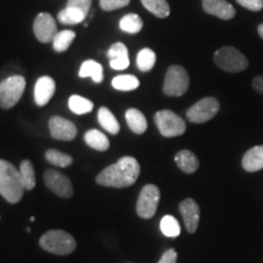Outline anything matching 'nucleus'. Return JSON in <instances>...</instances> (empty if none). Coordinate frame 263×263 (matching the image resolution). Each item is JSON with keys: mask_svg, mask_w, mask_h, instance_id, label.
I'll return each mask as SVG.
<instances>
[{"mask_svg": "<svg viewBox=\"0 0 263 263\" xmlns=\"http://www.w3.org/2000/svg\"><path fill=\"white\" fill-rule=\"evenodd\" d=\"M91 2H93V0H67V6L81 10V11L87 16L90 10Z\"/></svg>", "mask_w": 263, "mask_h": 263, "instance_id": "72a5a7b5", "label": "nucleus"}, {"mask_svg": "<svg viewBox=\"0 0 263 263\" xmlns=\"http://www.w3.org/2000/svg\"><path fill=\"white\" fill-rule=\"evenodd\" d=\"M33 32L35 38L42 43H50L58 34V27L55 18L48 12H41L34 20Z\"/></svg>", "mask_w": 263, "mask_h": 263, "instance_id": "9b49d317", "label": "nucleus"}, {"mask_svg": "<svg viewBox=\"0 0 263 263\" xmlns=\"http://www.w3.org/2000/svg\"><path fill=\"white\" fill-rule=\"evenodd\" d=\"M74 38L76 32L71 31V29H65V31L58 32L54 41H52V48H54L55 51L64 52L70 48V45L74 41Z\"/></svg>", "mask_w": 263, "mask_h": 263, "instance_id": "cd10ccee", "label": "nucleus"}, {"mask_svg": "<svg viewBox=\"0 0 263 263\" xmlns=\"http://www.w3.org/2000/svg\"><path fill=\"white\" fill-rule=\"evenodd\" d=\"M78 76H80L81 78L90 77L93 82L99 84L104 80L103 66L95 60H85L81 66Z\"/></svg>", "mask_w": 263, "mask_h": 263, "instance_id": "aec40b11", "label": "nucleus"}, {"mask_svg": "<svg viewBox=\"0 0 263 263\" xmlns=\"http://www.w3.org/2000/svg\"><path fill=\"white\" fill-rule=\"evenodd\" d=\"M98 121L100 126L111 134H118L120 132V123L114 116V114L107 107H100L98 112Z\"/></svg>", "mask_w": 263, "mask_h": 263, "instance_id": "4be33fe9", "label": "nucleus"}, {"mask_svg": "<svg viewBox=\"0 0 263 263\" xmlns=\"http://www.w3.org/2000/svg\"><path fill=\"white\" fill-rule=\"evenodd\" d=\"M219 108H221V105L217 99L207 97L194 104L186 111V117L192 123H205L218 114Z\"/></svg>", "mask_w": 263, "mask_h": 263, "instance_id": "1a4fd4ad", "label": "nucleus"}, {"mask_svg": "<svg viewBox=\"0 0 263 263\" xmlns=\"http://www.w3.org/2000/svg\"><path fill=\"white\" fill-rule=\"evenodd\" d=\"M68 107L76 115H84L89 114L93 110L94 104L89 99H85L81 95H71L68 99Z\"/></svg>", "mask_w": 263, "mask_h": 263, "instance_id": "bb28decb", "label": "nucleus"}, {"mask_svg": "<svg viewBox=\"0 0 263 263\" xmlns=\"http://www.w3.org/2000/svg\"><path fill=\"white\" fill-rule=\"evenodd\" d=\"M107 58L110 60L111 68L116 71H122L128 68L129 66V55H128V49L123 43L118 42L111 45L107 51Z\"/></svg>", "mask_w": 263, "mask_h": 263, "instance_id": "dca6fc26", "label": "nucleus"}, {"mask_svg": "<svg viewBox=\"0 0 263 263\" xmlns=\"http://www.w3.org/2000/svg\"><path fill=\"white\" fill-rule=\"evenodd\" d=\"M156 62V54L149 48L141 49L137 57V66L141 72H149L153 70Z\"/></svg>", "mask_w": 263, "mask_h": 263, "instance_id": "c756f323", "label": "nucleus"}, {"mask_svg": "<svg viewBox=\"0 0 263 263\" xmlns=\"http://www.w3.org/2000/svg\"><path fill=\"white\" fill-rule=\"evenodd\" d=\"M39 245L43 250L54 255H70L77 248V242L70 233L65 230H49L39 239Z\"/></svg>", "mask_w": 263, "mask_h": 263, "instance_id": "7ed1b4c3", "label": "nucleus"}, {"mask_svg": "<svg viewBox=\"0 0 263 263\" xmlns=\"http://www.w3.org/2000/svg\"><path fill=\"white\" fill-rule=\"evenodd\" d=\"M140 166L134 157L123 156L98 174L97 183L108 188H128L137 182Z\"/></svg>", "mask_w": 263, "mask_h": 263, "instance_id": "f257e3e1", "label": "nucleus"}, {"mask_svg": "<svg viewBox=\"0 0 263 263\" xmlns=\"http://www.w3.org/2000/svg\"><path fill=\"white\" fill-rule=\"evenodd\" d=\"M258 34H259V37L263 39V24L258 26Z\"/></svg>", "mask_w": 263, "mask_h": 263, "instance_id": "4c0bfd02", "label": "nucleus"}, {"mask_svg": "<svg viewBox=\"0 0 263 263\" xmlns=\"http://www.w3.org/2000/svg\"><path fill=\"white\" fill-rule=\"evenodd\" d=\"M111 84H112V87L117 90L130 91V90H136L137 88L139 87L140 82L136 76L121 74V76H116V77L112 80V82H111Z\"/></svg>", "mask_w": 263, "mask_h": 263, "instance_id": "a878e982", "label": "nucleus"}, {"mask_svg": "<svg viewBox=\"0 0 263 263\" xmlns=\"http://www.w3.org/2000/svg\"><path fill=\"white\" fill-rule=\"evenodd\" d=\"M242 168L246 172H257L263 168V145L251 147L245 153L241 160Z\"/></svg>", "mask_w": 263, "mask_h": 263, "instance_id": "f3484780", "label": "nucleus"}, {"mask_svg": "<svg viewBox=\"0 0 263 263\" xmlns=\"http://www.w3.org/2000/svg\"><path fill=\"white\" fill-rule=\"evenodd\" d=\"M155 123L160 133L166 138L179 137L186 130V124L183 118L171 110H161L156 112Z\"/></svg>", "mask_w": 263, "mask_h": 263, "instance_id": "0eeeda50", "label": "nucleus"}, {"mask_svg": "<svg viewBox=\"0 0 263 263\" xmlns=\"http://www.w3.org/2000/svg\"><path fill=\"white\" fill-rule=\"evenodd\" d=\"M126 121L129 129L136 134H143L147 128V121L138 108H128L126 111Z\"/></svg>", "mask_w": 263, "mask_h": 263, "instance_id": "6ab92c4d", "label": "nucleus"}, {"mask_svg": "<svg viewBox=\"0 0 263 263\" xmlns=\"http://www.w3.org/2000/svg\"><path fill=\"white\" fill-rule=\"evenodd\" d=\"M141 4L147 11L159 18H166L171 14L168 3L166 0H140Z\"/></svg>", "mask_w": 263, "mask_h": 263, "instance_id": "5701e85b", "label": "nucleus"}, {"mask_svg": "<svg viewBox=\"0 0 263 263\" xmlns=\"http://www.w3.org/2000/svg\"><path fill=\"white\" fill-rule=\"evenodd\" d=\"M161 232L168 238H177L180 234V226L173 216H164L160 223Z\"/></svg>", "mask_w": 263, "mask_h": 263, "instance_id": "2f4dec72", "label": "nucleus"}, {"mask_svg": "<svg viewBox=\"0 0 263 263\" xmlns=\"http://www.w3.org/2000/svg\"><path fill=\"white\" fill-rule=\"evenodd\" d=\"M174 161H176L177 166L183 171L184 173L192 174L196 172L199 168L200 162L195 156V154L192 153L190 150H180L174 156Z\"/></svg>", "mask_w": 263, "mask_h": 263, "instance_id": "a211bd4d", "label": "nucleus"}, {"mask_svg": "<svg viewBox=\"0 0 263 263\" xmlns=\"http://www.w3.org/2000/svg\"><path fill=\"white\" fill-rule=\"evenodd\" d=\"M84 141L88 146L98 151H106L110 146V141L104 133L98 129H90L84 134Z\"/></svg>", "mask_w": 263, "mask_h": 263, "instance_id": "412c9836", "label": "nucleus"}, {"mask_svg": "<svg viewBox=\"0 0 263 263\" xmlns=\"http://www.w3.org/2000/svg\"><path fill=\"white\" fill-rule=\"evenodd\" d=\"M176 262H177V252L176 250L173 249L167 250L159 261V263H176Z\"/></svg>", "mask_w": 263, "mask_h": 263, "instance_id": "c9c22d12", "label": "nucleus"}, {"mask_svg": "<svg viewBox=\"0 0 263 263\" xmlns=\"http://www.w3.org/2000/svg\"><path fill=\"white\" fill-rule=\"evenodd\" d=\"M87 17L81 10L76 8H70V6H66L64 10H61L58 15V20L61 22L62 25H77L84 21V18Z\"/></svg>", "mask_w": 263, "mask_h": 263, "instance_id": "b1692460", "label": "nucleus"}, {"mask_svg": "<svg viewBox=\"0 0 263 263\" xmlns=\"http://www.w3.org/2000/svg\"><path fill=\"white\" fill-rule=\"evenodd\" d=\"M215 62L219 68L229 73H238L245 71L249 60L242 52L234 47H222L215 52Z\"/></svg>", "mask_w": 263, "mask_h": 263, "instance_id": "20e7f679", "label": "nucleus"}, {"mask_svg": "<svg viewBox=\"0 0 263 263\" xmlns=\"http://www.w3.org/2000/svg\"><path fill=\"white\" fill-rule=\"evenodd\" d=\"M189 74L182 66L173 65L167 70L163 83V93L167 97H182L189 89Z\"/></svg>", "mask_w": 263, "mask_h": 263, "instance_id": "423d86ee", "label": "nucleus"}, {"mask_svg": "<svg viewBox=\"0 0 263 263\" xmlns=\"http://www.w3.org/2000/svg\"><path fill=\"white\" fill-rule=\"evenodd\" d=\"M26 89V80L22 76H11L0 83V107L10 110L18 103Z\"/></svg>", "mask_w": 263, "mask_h": 263, "instance_id": "39448f33", "label": "nucleus"}, {"mask_svg": "<svg viewBox=\"0 0 263 263\" xmlns=\"http://www.w3.org/2000/svg\"><path fill=\"white\" fill-rule=\"evenodd\" d=\"M236 3L250 11H261L263 9V0H236Z\"/></svg>", "mask_w": 263, "mask_h": 263, "instance_id": "f704fd0d", "label": "nucleus"}, {"mask_svg": "<svg viewBox=\"0 0 263 263\" xmlns=\"http://www.w3.org/2000/svg\"><path fill=\"white\" fill-rule=\"evenodd\" d=\"M202 9L206 14L221 20H232L235 16V9L227 0H202Z\"/></svg>", "mask_w": 263, "mask_h": 263, "instance_id": "2eb2a0df", "label": "nucleus"}, {"mask_svg": "<svg viewBox=\"0 0 263 263\" xmlns=\"http://www.w3.org/2000/svg\"><path fill=\"white\" fill-rule=\"evenodd\" d=\"M44 183L52 193L57 195L68 199L73 195V186L71 180L55 170H47L44 172Z\"/></svg>", "mask_w": 263, "mask_h": 263, "instance_id": "9d476101", "label": "nucleus"}, {"mask_svg": "<svg viewBox=\"0 0 263 263\" xmlns=\"http://www.w3.org/2000/svg\"><path fill=\"white\" fill-rule=\"evenodd\" d=\"M45 159H47L48 162L54 164V166L62 167V168L71 166L72 162H73L72 156L55 149H49L47 153H45Z\"/></svg>", "mask_w": 263, "mask_h": 263, "instance_id": "7c9ffc66", "label": "nucleus"}, {"mask_svg": "<svg viewBox=\"0 0 263 263\" xmlns=\"http://www.w3.org/2000/svg\"><path fill=\"white\" fill-rule=\"evenodd\" d=\"M160 202V189L154 184H146L141 189L137 201V213L140 218L149 219L155 216Z\"/></svg>", "mask_w": 263, "mask_h": 263, "instance_id": "6e6552de", "label": "nucleus"}, {"mask_svg": "<svg viewBox=\"0 0 263 263\" xmlns=\"http://www.w3.org/2000/svg\"><path fill=\"white\" fill-rule=\"evenodd\" d=\"M179 211L184 224L190 234L195 233L200 222V207L194 199H185L179 203Z\"/></svg>", "mask_w": 263, "mask_h": 263, "instance_id": "ddd939ff", "label": "nucleus"}, {"mask_svg": "<svg viewBox=\"0 0 263 263\" xmlns=\"http://www.w3.org/2000/svg\"><path fill=\"white\" fill-rule=\"evenodd\" d=\"M129 3L130 0H100V6L105 11H112V10L124 8Z\"/></svg>", "mask_w": 263, "mask_h": 263, "instance_id": "473e14b6", "label": "nucleus"}, {"mask_svg": "<svg viewBox=\"0 0 263 263\" xmlns=\"http://www.w3.org/2000/svg\"><path fill=\"white\" fill-rule=\"evenodd\" d=\"M24 192L20 170L9 161L0 160V195L10 203H17Z\"/></svg>", "mask_w": 263, "mask_h": 263, "instance_id": "f03ea898", "label": "nucleus"}, {"mask_svg": "<svg viewBox=\"0 0 263 263\" xmlns=\"http://www.w3.org/2000/svg\"><path fill=\"white\" fill-rule=\"evenodd\" d=\"M20 176L21 183L25 190H32L35 186V173L34 167L29 160H25L20 166Z\"/></svg>", "mask_w": 263, "mask_h": 263, "instance_id": "393cba45", "label": "nucleus"}, {"mask_svg": "<svg viewBox=\"0 0 263 263\" xmlns=\"http://www.w3.org/2000/svg\"><path fill=\"white\" fill-rule=\"evenodd\" d=\"M252 88H254L257 93L263 95V76H257V77H255V80L252 81Z\"/></svg>", "mask_w": 263, "mask_h": 263, "instance_id": "e433bc0d", "label": "nucleus"}, {"mask_svg": "<svg viewBox=\"0 0 263 263\" xmlns=\"http://www.w3.org/2000/svg\"><path fill=\"white\" fill-rule=\"evenodd\" d=\"M49 129L51 137L57 140L71 141L77 136V127L74 123L60 116H54L49 120Z\"/></svg>", "mask_w": 263, "mask_h": 263, "instance_id": "f8f14e48", "label": "nucleus"}, {"mask_svg": "<svg viewBox=\"0 0 263 263\" xmlns=\"http://www.w3.org/2000/svg\"><path fill=\"white\" fill-rule=\"evenodd\" d=\"M57 90L55 81L49 76L39 77L34 85V101L38 106H45Z\"/></svg>", "mask_w": 263, "mask_h": 263, "instance_id": "4468645a", "label": "nucleus"}, {"mask_svg": "<svg viewBox=\"0 0 263 263\" xmlns=\"http://www.w3.org/2000/svg\"><path fill=\"white\" fill-rule=\"evenodd\" d=\"M120 28L129 34H136L143 28V20L137 14H128L121 18Z\"/></svg>", "mask_w": 263, "mask_h": 263, "instance_id": "c85d7f7f", "label": "nucleus"}]
</instances>
